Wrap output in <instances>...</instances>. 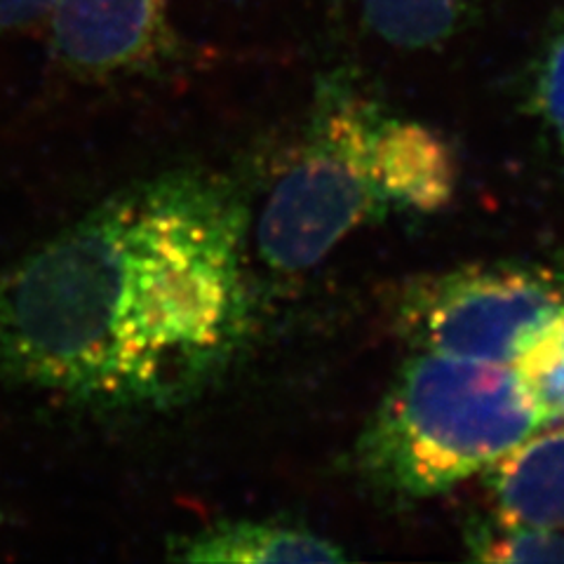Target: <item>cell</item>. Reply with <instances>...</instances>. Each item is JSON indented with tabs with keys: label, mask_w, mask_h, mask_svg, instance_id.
I'll return each instance as SVG.
<instances>
[{
	"label": "cell",
	"mask_w": 564,
	"mask_h": 564,
	"mask_svg": "<svg viewBox=\"0 0 564 564\" xmlns=\"http://www.w3.org/2000/svg\"><path fill=\"white\" fill-rule=\"evenodd\" d=\"M485 473L494 518L564 529V421L529 433Z\"/></svg>",
	"instance_id": "cell-7"
},
{
	"label": "cell",
	"mask_w": 564,
	"mask_h": 564,
	"mask_svg": "<svg viewBox=\"0 0 564 564\" xmlns=\"http://www.w3.org/2000/svg\"><path fill=\"white\" fill-rule=\"evenodd\" d=\"M532 402L539 419L545 423L564 421V313L524 346L510 362Z\"/></svg>",
	"instance_id": "cell-10"
},
{
	"label": "cell",
	"mask_w": 564,
	"mask_h": 564,
	"mask_svg": "<svg viewBox=\"0 0 564 564\" xmlns=\"http://www.w3.org/2000/svg\"><path fill=\"white\" fill-rule=\"evenodd\" d=\"M52 0H0V33L47 20Z\"/></svg>",
	"instance_id": "cell-13"
},
{
	"label": "cell",
	"mask_w": 564,
	"mask_h": 564,
	"mask_svg": "<svg viewBox=\"0 0 564 564\" xmlns=\"http://www.w3.org/2000/svg\"><path fill=\"white\" fill-rule=\"evenodd\" d=\"M487 0H360L367 29L398 50H437L462 35Z\"/></svg>",
	"instance_id": "cell-9"
},
{
	"label": "cell",
	"mask_w": 564,
	"mask_h": 564,
	"mask_svg": "<svg viewBox=\"0 0 564 564\" xmlns=\"http://www.w3.org/2000/svg\"><path fill=\"white\" fill-rule=\"evenodd\" d=\"M369 172L388 209L423 215L447 207L458 182L456 153L443 134L383 109L369 139Z\"/></svg>",
	"instance_id": "cell-6"
},
{
	"label": "cell",
	"mask_w": 564,
	"mask_h": 564,
	"mask_svg": "<svg viewBox=\"0 0 564 564\" xmlns=\"http://www.w3.org/2000/svg\"><path fill=\"white\" fill-rule=\"evenodd\" d=\"M562 313L564 271L518 261L421 275L393 299L395 327L414 350L508 365Z\"/></svg>",
	"instance_id": "cell-4"
},
{
	"label": "cell",
	"mask_w": 564,
	"mask_h": 564,
	"mask_svg": "<svg viewBox=\"0 0 564 564\" xmlns=\"http://www.w3.org/2000/svg\"><path fill=\"white\" fill-rule=\"evenodd\" d=\"M541 426L513 365L416 350L365 423L356 466L388 497L431 499Z\"/></svg>",
	"instance_id": "cell-2"
},
{
	"label": "cell",
	"mask_w": 564,
	"mask_h": 564,
	"mask_svg": "<svg viewBox=\"0 0 564 564\" xmlns=\"http://www.w3.org/2000/svg\"><path fill=\"white\" fill-rule=\"evenodd\" d=\"M250 207L224 176L118 191L0 273V375L90 408H167L250 329Z\"/></svg>",
	"instance_id": "cell-1"
},
{
	"label": "cell",
	"mask_w": 564,
	"mask_h": 564,
	"mask_svg": "<svg viewBox=\"0 0 564 564\" xmlns=\"http://www.w3.org/2000/svg\"><path fill=\"white\" fill-rule=\"evenodd\" d=\"M379 113L381 104L350 70L339 68L317 83L302 144L254 226V250L269 271L302 275L356 228L388 212L369 172Z\"/></svg>",
	"instance_id": "cell-3"
},
{
	"label": "cell",
	"mask_w": 564,
	"mask_h": 564,
	"mask_svg": "<svg viewBox=\"0 0 564 564\" xmlns=\"http://www.w3.org/2000/svg\"><path fill=\"white\" fill-rule=\"evenodd\" d=\"M473 560L491 564L564 562V529H543L499 518L475 520L466 532Z\"/></svg>",
	"instance_id": "cell-11"
},
{
	"label": "cell",
	"mask_w": 564,
	"mask_h": 564,
	"mask_svg": "<svg viewBox=\"0 0 564 564\" xmlns=\"http://www.w3.org/2000/svg\"><path fill=\"white\" fill-rule=\"evenodd\" d=\"M47 20L59 62L90 76L144 66L170 41L167 0H52Z\"/></svg>",
	"instance_id": "cell-5"
},
{
	"label": "cell",
	"mask_w": 564,
	"mask_h": 564,
	"mask_svg": "<svg viewBox=\"0 0 564 564\" xmlns=\"http://www.w3.org/2000/svg\"><path fill=\"white\" fill-rule=\"evenodd\" d=\"M529 101L545 132L564 153V8L545 31L529 66Z\"/></svg>",
	"instance_id": "cell-12"
},
{
	"label": "cell",
	"mask_w": 564,
	"mask_h": 564,
	"mask_svg": "<svg viewBox=\"0 0 564 564\" xmlns=\"http://www.w3.org/2000/svg\"><path fill=\"white\" fill-rule=\"evenodd\" d=\"M167 557L174 562H344L341 545L282 520H221L198 532L174 536Z\"/></svg>",
	"instance_id": "cell-8"
}]
</instances>
